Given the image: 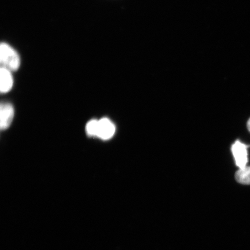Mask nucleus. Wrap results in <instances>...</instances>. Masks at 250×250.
<instances>
[{"instance_id": "obj_4", "label": "nucleus", "mask_w": 250, "mask_h": 250, "mask_svg": "<svg viewBox=\"0 0 250 250\" xmlns=\"http://www.w3.org/2000/svg\"><path fill=\"white\" fill-rule=\"evenodd\" d=\"M115 125L107 118L101 119L98 121V131L97 137L104 140L112 138L115 133Z\"/></svg>"}, {"instance_id": "obj_6", "label": "nucleus", "mask_w": 250, "mask_h": 250, "mask_svg": "<svg viewBox=\"0 0 250 250\" xmlns=\"http://www.w3.org/2000/svg\"><path fill=\"white\" fill-rule=\"evenodd\" d=\"M235 179L240 184L250 185V167H246L237 171Z\"/></svg>"}, {"instance_id": "obj_2", "label": "nucleus", "mask_w": 250, "mask_h": 250, "mask_svg": "<svg viewBox=\"0 0 250 250\" xmlns=\"http://www.w3.org/2000/svg\"><path fill=\"white\" fill-rule=\"evenodd\" d=\"M250 146L245 145L239 140L236 141L232 146V152L235 163L239 169L245 168L248 163V148Z\"/></svg>"}, {"instance_id": "obj_3", "label": "nucleus", "mask_w": 250, "mask_h": 250, "mask_svg": "<svg viewBox=\"0 0 250 250\" xmlns=\"http://www.w3.org/2000/svg\"><path fill=\"white\" fill-rule=\"evenodd\" d=\"M14 117V109L10 103H2L0 106V127L5 130L10 126Z\"/></svg>"}, {"instance_id": "obj_1", "label": "nucleus", "mask_w": 250, "mask_h": 250, "mask_svg": "<svg viewBox=\"0 0 250 250\" xmlns=\"http://www.w3.org/2000/svg\"><path fill=\"white\" fill-rule=\"evenodd\" d=\"M0 62L1 67L10 71H16L20 67L21 60L18 53L5 43L0 46Z\"/></svg>"}, {"instance_id": "obj_7", "label": "nucleus", "mask_w": 250, "mask_h": 250, "mask_svg": "<svg viewBox=\"0 0 250 250\" xmlns=\"http://www.w3.org/2000/svg\"><path fill=\"white\" fill-rule=\"evenodd\" d=\"M99 120H93L86 124V132L89 136L97 137L98 131Z\"/></svg>"}, {"instance_id": "obj_8", "label": "nucleus", "mask_w": 250, "mask_h": 250, "mask_svg": "<svg viewBox=\"0 0 250 250\" xmlns=\"http://www.w3.org/2000/svg\"><path fill=\"white\" fill-rule=\"evenodd\" d=\"M247 126H248V130L250 132V118L249 119V120L248 122V124H247Z\"/></svg>"}, {"instance_id": "obj_5", "label": "nucleus", "mask_w": 250, "mask_h": 250, "mask_svg": "<svg viewBox=\"0 0 250 250\" xmlns=\"http://www.w3.org/2000/svg\"><path fill=\"white\" fill-rule=\"evenodd\" d=\"M0 90L2 93H6L10 91L14 85L13 77L11 71L7 68L1 67L0 70Z\"/></svg>"}]
</instances>
